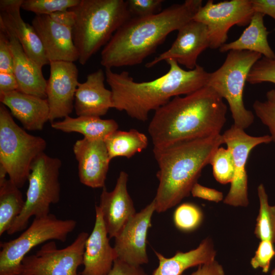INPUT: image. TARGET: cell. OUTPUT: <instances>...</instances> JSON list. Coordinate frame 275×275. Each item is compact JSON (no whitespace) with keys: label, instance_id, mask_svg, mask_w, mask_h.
<instances>
[{"label":"cell","instance_id":"obj_1","mask_svg":"<svg viewBox=\"0 0 275 275\" xmlns=\"http://www.w3.org/2000/svg\"><path fill=\"white\" fill-rule=\"evenodd\" d=\"M227 111L223 98L207 86L173 98L155 111L149 124L153 148L221 134Z\"/></svg>","mask_w":275,"mask_h":275},{"label":"cell","instance_id":"obj_2","mask_svg":"<svg viewBox=\"0 0 275 275\" xmlns=\"http://www.w3.org/2000/svg\"><path fill=\"white\" fill-rule=\"evenodd\" d=\"M170 68L164 75L149 81L136 82L124 71L105 69V79L112 93L113 108L131 118L145 122L149 113L169 102L172 97L192 93L207 85L209 73L197 65L185 70L174 60L166 61Z\"/></svg>","mask_w":275,"mask_h":275},{"label":"cell","instance_id":"obj_3","mask_svg":"<svg viewBox=\"0 0 275 275\" xmlns=\"http://www.w3.org/2000/svg\"><path fill=\"white\" fill-rule=\"evenodd\" d=\"M202 6L201 0H186L150 16L131 17L105 45L101 65L112 69L142 63L170 33L192 20Z\"/></svg>","mask_w":275,"mask_h":275},{"label":"cell","instance_id":"obj_4","mask_svg":"<svg viewBox=\"0 0 275 275\" xmlns=\"http://www.w3.org/2000/svg\"><path fill=\"white\" fill-rule=\"evenodd\" d=\"M224 144L222 134L185 141L153 149L159 170L155 211L163 212L191 194L203 168L215 151Z\"/></svg>","mask_w":275,"mask_h":275},{"label":"cell","instance_id":"obj_5","mask_svg":"<svg viewBox=\"0 0 275 275\" xmlns=\"http://www.w3.org/2000/svg\"><path fill=\"white\" fill-rule=\"evenodd\" d=\"M69 9L75 14L73 39L82 65L132 17L124 0H79Z\"/></svg>","mask_w":275,"mask_h":275},{"label":"cell","instance_id":"obj_6","mask_svg":"<svg viewBox=\"0 0 275 275\" xmlns=\"http://www.w3.org/2000/svg\"><path fill=\"white\" fill-rule=\"evenodd\" d=\"M46 141L28 133L13 120L7 107L0 105V167L18 188L28 180L32 164L44 152Z\"/></svg>","mask_w":275,"mask_h":275},{"label":"cell","instance_id":"obj_7","mask_svg":"<svg viewBox=\"0 0 275 275\" xmlns=\"http://www.w3.org/2000/svg\"><path fill=\"white\" fill-rule=\"evenodd\" d=\"M260 53L246 50H230L223 65L209 73L207 85L228 102L234 125L245 129L254 120L253 112L244 106L243 95L245 82Z\"/></svg>","mask_w":275,"mask_h":275},{"label":"cell","instance_id":"obj_8","mask_svg":"<svg viewBox=\"0 0 275 275\" xmlns=\"http://www.w3.org/2000/svg\"><path fill=\"white\" fill-rule=\"evenodd\" d=\"M61 160L44 152L40 154L32 164L28 178L29 186L25 205L20 215L7 232L12 235L25 229L32 217L49 214L50 206L60 199L59 181Z\"/></svg>","mask_w":275,"mask_h":275},{"label":"cell","instance_id":"obj_9","mask_svg":"<svg viewBox=\"0 0 275 275\" xmlns=\"http://www.w3.org/2000/svg\"><path fill=\"white\" fill-rule=\"evenodd\" d=\"M76 225L74 219H59L50 213L35 217L19 236L1 243L0 275H21L22 261L33 248L50 240L65 242Z\"/></svg>","mask_w":275,"mask_h":275},{"label":"cell","instance_id":"obj_10","mask_svg":"<svg viewBox=\"0 0 275 275\" xmlns=\"http://www.w3.org/2000/svg\"><path fill=\"white\" fill-rule=\"evenodd\" d=\"M89 235L82 231L72 243L61 249L54 241L44 243L35 254L24 258L21 275H79L77 269L82 264Z\"/></svg>","mask_w":275,"mask_h":275},{"label":"cell","instance_id":"obj_11","mask_svg":"<svg viewBox=\"0 0 275 275\" xmlns=\"http://www.w3.org/2000/svg\"><path fill=\"white\" fill-rule=\"evenodd\" d=\"M254 13L251 0L225 1L217 3L209 0L200 8L193 20L206 26L209 47L216 49L226 43L231 27L248 25Z\"/></svg>","mask_w":275,"mask_h":275},{"label":"cell","instance_id":"obj_12","mask_svg":"<svg viewBox=\"0 0 275 275\" xmlns=\"http://www.w3.org/2000/svg\"><path fill=\"white\" fill-rule=\"evenodd\" d=\"M222 136L224 144L232 154L235 170L230 188L223 202L234 207H247L249 201L245 167L249 154L256 146L272 142L271 137L270 135L251 136L234 124Z\"/></svg>","mask_w":275,"mask_h":275},{"label":"cell","instance_id":"obj_13","mask_svg":"<svg viewBox=\"0 0 275 275\" xmlns=\"http://www.w3.org/2000/svg\"><path fill=\"white\" fill-rule=\"evenodd\" d=\"M50 75L47 80L46 94L51 122L65 118L74 108L78 71L74 62L50 61Z\"/></svg>","mask_w":275,"mask_h":275},{"label":"cell","instance_id":"obj_14","mask_svg":"<svg viewBox=\"0 0 275 275\" xmlns=\"http://www.w3.org/2000/svg\"><path fill=\"white\" fill-rule=\"evenodd\" d=\"M155 211L154 200L129 220L115 238L117 259L129 264L141 266L149 259L146 251L147 236Z\"/></svg>","mask_w":275,"mask_h":275},{"label":"cell","instance_id":"obj_15","mask_svg":"<svg viewBox=\"0 0 275 275\" xmlns=\"http://www.w3.org/2000/svg\"><path fill=\"white\" fill-rule=\"evenodd\" d=\"M178 31L177 37L171 47L147 63L145 65L147 68H151L161 61L171 59L189 70L196 68L199 56L209 47L207 27L201 22L192 20Z\"/></svg>","mask_w":275,"mask_h":275},{"label":"cell","instance_id":"obj_16","mask_svg":"<svg viewBox=\"0 0 275 275\" xmlns=\"http://www.w3.org/2000/svg\"><path fill=\"white\" fill-rule=\"evenodd\" d=\"M128 178L127 173L121 171L112 191L102 188L98 206L109 239L115 238L136 213L127 191Z\"/></svg>","mask_w":275,"mask_h":275},{"label":"cell","instance_id":"obj_17","mask_svg":"<svg viewBox=\"0 0 275 275\" xmlns=\"http://www.w3.org/2000/svg\"><path fill=\"white\" fill-rule=\"evenodd\" d=\"M73 151L80 182L93 188L104 187L111 160L103 140L84 138L76 141Z\"/></svg>","mask_w":275,"mask_h":275},{"label":"cell","instance_id":"obj_18","mask_svg":"<svg viewBox=\"0 0 275 275\" xmlns=\"http://www.w3.org/2000/svg\"><path fill=\"white\" fill-rule=\"evenodd\" d=\"M32 25L41 41L49 62L78 61L72 29L57 23L47 15H36Z\"/></svg>","mask_w":275,"mask_h":275},{"label":"cell","instance_id":"obj_19","mask_svg":"<svg viewBox=\"0 0 275 275\" xmlns=\"http://www.w3.org/2000/svg\"><path fill=\"white\" fill-rule=\"evenodd\" d=\"M23 1H0V24L12 32L26 54L43 67L49 64V61L35 29L21 17L20 9Z\"/></svg>","mask_w":275,"mask_h":275},{"label":"cell","instance_id":"obj_20","mask_svg":"<svg viewBox=\"0 0 275 275\" xmlns=\"http://www.w3.org/2000/svg\"><path fill=\"white\" fill-rule=\"evenodd\" d=\"M95 208V224L85 244L81 275H107L117 259L115 250L109 243L101 211L97 205Z\"/></svg>","mask_w":275,"mask_h":275},{"label":"cell","instance_id":"obj_21","mask_svg":"<svg viewBox=\"0 0 275 275\" xmlns=\"http://www.w3.org/2000/svg\"><path fill=\"white\" fill-rule=\"evenodd\" d=\"M105 76L99 69L88 74L85 82L78 83L74 103L77 116L100 117L113 108L112 92L104 85Z\"/></svg>","mask_w":275,"mask_h":275},{"label":"cell","instance_id":"obj_22","mask_svg":"<svg viewBox=\"0 0 275 275\" xmlns=\"http://www.w3.org/2000/svg\"><path fill=\"white\" fill-rule=\"evenodd\" d=\"M2 104L25 129L41 130L49 120V107L46 99L16 90L0 94Z\"/></svg>","mask_w":275,"mask_h":275},{"label":"cell","instance_id":"obj_23","mask_svg":"<svg viewBox=\"0 0 275 275\" xmlns=\"http://www.w3.org/2000/svg\"><path fill=\"white\" fill-rule=\"evenodd\" d=\"M0 27L5 31L9 39L13 57V73L18 85L17 91L46 99L47 80L43 76L42 67L26 54L11 31L1 24Z\"/></svg>","mask_w":275,"mask_h":275},{"label":"cell","instance_id":"obj_24","mask_svg":"<svg viewBox=\"0 0 275 275\" xmlns=\"http://www.w3.org/2000/svg\"><path fill=\"white\" fill-rule=\"evenodd\" d=\"M159 264L152 275H181L188 268L215 260L216 255L211 238L203 240L199 246L188 252L178 251L171 258H166L155 251Z\"/></svg>","mask_w":275,"mask_h":275},{"label":"cell","instance_id":"obj_25","mask_svg":"<svg viewBox=\"0 0 275 275\" xmlns=\"http://www.w3.org/2000/svg\"><path fill=\"white\" fill-rule=\"evenodd\" d=\"M264 16L261 13H255L240 36L234 41L223 45L219 48V51L246 50L260 53L267 58H275V53L268 42L269 32L264 25Z\"/></svg>","mask_w":275,"mask_h":275},{"label":"cell","instance_id":"obj_26","mask_svg":"<svg viewBox=\"0 0 275 275\" xmlns=\"http://www.w3.org/2000/svg\"><path fill=\"white\" fill-rule=\"evenodd\" d=\"M51 127L66 133L77 132L90 140H103L118 130V124L114 119H102L100 117L67 116L62 121L53 122Z\"/></svg>","mask_w":275,"mask_h":275},{"label":"cell","instance_id":"obj_27","mask_svg":"<svg viewBox=\"0 0 275 275\" xmlns=\"http://www.w3.org/2000/svg\"><path fill=\"white\" fill-rule=\"evenodd\" d=\"M103 141L111 160L120 156L130 158L143 151L148 145L147 136L135 129L117 130Z\"/></svg>","mask_w":275,"mask_h":275},{"label":"cell","instance_id":"obj_28","mask_svg":"<svg viewBox=\"0 0 275 275\" xmlns=\"http://www.w3.org/2000/svg\"><path fill=\"white\" fill-rule=\"evenodd\" d=\"M25 205L21 191L9 179L0 181V236L7 232Z\"/></svg>","mask_w":275,"mask_h":275},{"label":"cell","instance_id":"obj_29","mask_svg":"<svg viewBox=\"0 0 275 275\" xmlns=\"http://www.w3.org/2000/svg\"><path fill=\"white\" fill-rule=\"evenodd\" d=\"M259 210L256 218L254 234L260 240L275 243V205H270L268 196L263 184L257 188Z\"/></svg>","mask_w":275,"mask_h":275},{"label":"cell","instance_id":"obj_30","mask_svg":"<svg viewBox=\"0 0 275 275\" xmlns=\"http://www.w3.org/2000/svg\"><path fill=\"white\" fill-rule=\"evenodd\" d=\"M209 164L212 166L213 175L219 183H231L234 176V163L231 150L218 147L213 154Z\"/></svg>","mask_w":275,"mask_h":275},{"label":"cell","instance_id":"obj_31","mask_svg":"<svg viewBox=\"0 0 275 275\" xmlns=\"http://www.w3.org/2000/svg\"><path fill=\"white\" fill-rule=\"evenodd\" d=\"M201 209L192 203H184L177 207L173 214L175 227L180 231L190 232L196 230L203 220Z\"/></svg>","mask_w":275,"mask_h":275},{"label":"cell","instance_id":"obj_32","mask_svg":"<svg viewBox=\"0 0 275 275\" xmlns=\"http://www.w3.org/2000/svg\"><path fill=\"white\" fill-rule=\"evenodd\" d=\"M79 0H23L21 8L36 15H47L68 10L76 6Z\"/></svg>","mask_w":275,"mask_h":275},{"label":"cell","instance_id":"obj_33","mask_svg":"<svg viewBox=\"0 0 275 275\" xmlns=\"http://www.w3.org/2000/svg\"><path fill=\"white\" fill-rule=\"evenodd\" d=\"M264 101L256 100L253 105L255 114L270 132L272 142L275 143V90L267 92Z\"/></svg>","mask_w":275,"mask_h":275},{"label":"cell","instance_id":"obj_34","mask_svg":"<svg viewBox=\"0 0 275 275\" xmlns=\"http://www.w3.org/2000/svg\"><path fill=\"white\" fill-rule=\"evenodd\" d=\"M247 82L258 84L269 82L275 84V58L262 57L252 67Z\"/></svg>","mask_w":275,"mask_h":275},{"label":"cell","instance_id":"obj_35","mask_svg":"<svg viewBox=\"0 0 275 275\" xmlns=\"http://www.w3.org/2000/svg\"><path fill=\"white\" fill-rule=\"evenodd\" d=\"M273 243L268 240H261L250 263L254 269L260 268L264 273L268 272L270 262L275 256Z\"/></svg>","mask_w":275,"mask_h":275},{"label":"cell","instance_id":"obj_36","mask_svg":"<svg viewBox=\"0 0 275 275\" xmlns=\"http://www.w3.org/2000/svg\"><path fill=\"white\" fill-rule=\"evenodd\" d=\"M128 9L134 17H145L156 14L164 2L163 0H127Z\"/></svg>","mask_w":275,"mask_h":275},{"label":"cell","instance_id":"obj_37","mask_svg":"<svg viewBox=\"0 0 275 275\" xmlns=\"http://www.w3.org/2000/svg\"><path fill=\"white\" fill-rule=\"evenodd\" d=\"M13 57L8 36L0 27V72L13 73Z\"/></svg>","mask_w":275,"mask_h":275},{"label":"cell","instance_id":"obj_38","mask_svg":"<svg viewBox=\"0 0 275 275\" xmlns=\"http://www.w3.org/2000/svg\"><path fill=\"white\" fill-rule=\"evenodd\" d=\"M191 194L194 197L199 198L209 201L218 203L223 200L221 191L213 188L203 186L198 182L192 188Z\"/></svg>","mask_w":275,"mask_h":275},{"label":"cell","instance_id":"obj_39","mask_svg":"<svg viewBox=\"0 0 275 275\" xmlns=\"http://www.w3.org/2000/svg\"><path fill=\"white\" fill-rule=\"evenodd\" d=\"M107 275H147L140 266L129 264L116 259Z\"/></svg>","mask_w":275,"mask_h":275},{"label":"cell","instance_id":"obj_40","mask_svg":"<svg viewBox=\"0 0 275 275\" xmlns=\"http://www.w3.org/2000/svg\"><path fill=\"white\" fill-rule=\"evenodd\" d=\"M181 275H225L223 267L216 260L199 266L190 274Z\"/></svg>","mask_w":275,"mask_h":275},{"label":"cell","instance_id":"obj_41","mask_svg":"<svg viewBox=\"0 0 275 275\" xmlns=\"http://www.w3.org/2000/svg\"><path fill=\"white\" fill-rule=\"evenodd\" d=\"M255 13L267 15L275 20V0H251Z\"/></svg>","mask_w":275,"mask_h":275},{"label":"cell","instance_id":"obj_42","mask_svg":"<svg viewBox=\"0 0 275 275\" xmlns=\"http://www.w3.org/2000/svg\"><path fill=\"white\" fill-rule=\"evenodd\" d=\"M57 23L72 29L75 22V14L70 9L58 11L49 15Z\"/></svg>","mask_w":275,"mask_h":275},{"label":"cell","instance_id":"obj_43","mask_svg":"<svg viewBox=\"0 0 275 275\" xmlns=\"http://www.w3.org/2000/svg\"><path fill=\"white\" fill-rule=\"evenodd\" d=\"M18 90V82L13 73L0 72V94Z\"/></svg>","mask_w":275,"mask_h":275},{"label":"cell","instance_id":"obj_44","mask_svg":"<svg viewBox=\"0 0 275 275\" xmlns=\"http://www.w3.org/2000/svg\"><path fill=\"white\" fill-rule=\"evenodd\" d=\"M271 275H275V267L271 270Z\"/></svg>","mask_w":275,"mask_h":275}]
</instances>
